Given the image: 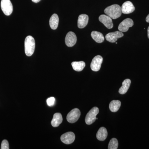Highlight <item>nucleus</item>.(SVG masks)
Returning <instances> with one entry per match:
<instances>
[{
    "label": "nucleus",
    "mask_w": 149,
    "mask_h": 149,
    "mask_svg": "<svg viewBox=\"0 0 149 149\" xmlns=\"http://www.w3.org/2000/svg\"><path fill=\"white\" fill-rule=\"evenodd\" d=\"M104 13L113 19H116L121 16L122 12L120 6L117 4L113 5L106 8L104 10Z\"/></svg>",
    "instance_id": "obj_1"
},
{
    "label": "nucleus",
    "mask_w": 149,
    "mask_h": 149,
    "mask_svg": "<svg viewBox=\"0 0 149 149\" xmlns=\"http://www.w3.org/2000/svg\"><path fill=\"white\" fill-rule=\"evenodd\" d=\"M35 48V39L32 36H28L24 41V50L26 55L30 56L34 54Z\"/></svg>",
    "instance_id": "obj_2"
},
{
    "label": "nucleus",
    "mask_w": 149,
    "mask_h": 149,
    "mask_svg": "<svg viewBox=\"0 0 149 149\" xmlns=\"http://www.w3.org/2000/svg\"><path fill=\"white\" fill-rule=\"evenodd\" d=\"M99 108L97 107H94L86 115L85 121L88 125H91L95 122L96 120V116L98 114Z\"/></svg>",
    "instance_id": "obj_3"
},
{
    "label": "nucleus",
    "mask_w": 149,
    "mask_h": 149,
    "mask_svg": "<svg viewBox=\"0 0 149 149\" xmlns=\"http://www.w3.org/2000/svg\"><path fill=\"white\" fill-rule=\"evenodd\" d=\"M1 8L5 15H10L13 11V6L10 0H1Z\"/></svg>",
    "instance_id": "obj_4"
},
{
    "label": "nucleus",
    "mask_w": 149,
    "mask_h": 149,
    "mask_svg": "<svg viewBox=\"0 0 149 149\" xmlns=\"http://www.w3.org/2000/svg\"><path fill=\"white\" fill-rule=\"evenodd\" d=\"M80 116V111L78 109L72 110L67 116V120L70 123H74L77 121Z\"/></svg>",
    "instance_id": "obj_5"
},
{
    "label": "nucleus",
    "mask_w": 149,
    "mask_h": 149,
    "mask_svg": "<svg viewBox=\"0 0 149 149\" xmlns=\"http://www.w3.org/2000/svg\"><path fill=\"white\" fill-rule=\"evenodd\" d=\"M103 58L101 56H96L93 58L91 62V67L93 71H98L100 69L103 62Z\"/></svg>",
    "instance_id": "obj_6"
},
{
    "label": "nucleus",
    "mask_w": 149,
    "mask_h": 149,
    "mask_svg": "<svg viewBox=\"0 0 149 149\" xmlns=\"http://www.w3.org/2000/svg\"><path fill=\"white\" fill-rule=\"evenodd\" d=\"M134 24L133 20L130 18H126L119 24L118 29L121 32H126L130 27H132Z\"/></svg>",
    "instance_id": "obj_7"
},
{
    "label": "nucleus",
    "mask_w": 149,
    "mask_h": 149,
    "mask_svg": "<svg viewBox=\"0 0 149 149\" xmlns=\"http://www.w3.org/2000/svg\"><path fill=\"white\" fill-rule=\"evenodd\" d=\"M124 36L123 33L120 31H116L113 32H110L106 35V39L107 41L111 43L116 42L118 38H121Z\"/></svg>",
    "instance_id": "obj_8"
},
{
    "label": "nucleus",
    "mask_w": 149,
    "mask_h": 149,
    "mask_svg": "<svg viewBox=\"0 0 149 149\" xmlns=\"http://www.w3.org/2000/svg\"><path fill=\"white\" fill-rule=\"evenodd\" d=\"M75 138V135L73 132H68L63 134L61 137V140L63 143L68 145L74 142Z\"/></svg>",
    "instance_id": "obj_9"
},
{
    "label": "nucleus",
    "mask_w": 149,
    "mask_h": 149,
    "mask_svg": "<svg viewBox=\"0 0 149 149\" xmlns=\"http://www.w3.org/2000/svg\"><path fill=\"white\" fill-rule=\"evenodd\" d=\"M77 42V37L74 32H69L67 34L65 38V43L68 47H72Z\"/></svg>",
    "instance_id": "obj_10"
},
{
    "label": "nucleus",
    "mask_w": 149,
    "mask_h": 149,
    "mask_svg": "<svg viewBox=\"0 0 149 149\" xmlns=\"http://www.w3.org/2000/svg\"><path fill=\"white\" fill-rule=\"evenodd\" d=\"M99 19L108 29H111L113 27V25L112 19L108 15H102L99 17Z\"/></svg>",
    "instance_id": "obj_11"
},
{
    "label": "nucleus",
    "mask_w": 149,
    "mask_h": 149,
    "mask_svg": "<svg viewBox=\"0 0 149 149\" xmlns=\"http://www.w3.org/2000/svg\"><path fill=\"white\" fill-rule=\"evenodd\" d=\"M121 8L122 13L125 14L132 13L135 10V7L133 6V4L129 1L123 3Z\"/></svg>",
    "instance_id": "obj_12"
},
{
    "label": "nucleus",
    "mask_w": 149,
    "mask_h": 149,
    "mask_svg": "<svg viewBox=\"0 0 149 149\" xmlns=\"http://www.w3.org/2000/svg\"><path fill=\"white\" fill-rule=\"evenodd\" d=\"M89 21V17L86 14L79 15L77 21V26L80 29L84 28L87 26Z\"/></svg>",
    "instance_id": "obj_13"
},
{
    "label": "nucleus",
    "mask_w": 149,
    "mask_h": 149,
    "mask_svg": "<svg viewBox=\"0 0 149 149\" xmlns=\"http://www.w3.org/2000/svg\"><path fill=\"white\" fill-rule=\"evenodd\" d=\"M63 121V118L61 113H56L54 114L53 118L51 122V124L54 127H57L60 125Z\"/></svg>",
    "instance_id": "obj_14"
},
{
    "label": "nucleus",
    "mask_w": 149,
    "mask_h": 149,
    "mask_svg": "<svg viewBox=\"0 0 149 149\" xmlns=\"http://www.w3.org/2000/svg\"><path fill=\"white\" fill-rule=\"evenodd\" d=\"M108 136L106 128L102 127L99 129L97 133V138L100 141H104L106 139Z\"/></svg>",
    "instance_id": "obj_15"
},
{
    "label": "nucleus",
    "mask_w": 149,
    "mask_h": 149,
    "mask_svg": "<svg viewBox=\"0 0 149 149\" xmlns=\"http://www.w3.org/2000/svg\"><path fill=\"white\" fill-rule=\"evenodd\" d=\"M131 84V80L129 79H126L124 80L122 83V87L119 89V93L121 95H124L127 93L128 89L130 88Z\"/></svg>",
    "instance_id": "obj_16"
},
{
    "label": "nucleus",
    "mask_w": 149,
    "mask_h": 149,
    "mask_svg": "<svg viewBox=\"0 0 149 149\" xmlns=\"http://www.w3.org/2000/svg\"><path fill=\"white\" fill-rule=\"evenodd\" d=\"M91 37L96 42L98 43H102L104 40V37L103 34L97 31L92 32L91 33Z\"/></svg>",
    "instance_id": "obj_17"
},
{
    "label": "nucleus",
    "mask_w": 149,
    "mask_h": 149,
    "mask_svg": "<svg viewBox=\"0 0 149 149\" xmlns=\"http://www.w3.org/2000/svg\"><path fill=\"white\" fill-rule=\"evenodd\" d=\"M58 15L56 14H54L50 19L49 24L51 28L54 30L56 29L58 26Z\"/></svg>",
    "instance_id": "obj_18"
},
{
    "label": "nucleus",
    "mask_w": 149,
    "mask_h": 149,
    "mask_svg": "<svg viewBox=\"0 0 149 149\" xmlns=\"http://www.w3.org/2000/svg\"><path fill=\"white\" fill-rule=\"evenodd\" d=\"M71 65L73 70L78 72L83 70L85 66V63L83 61L73 62Z\"/></svg>",
    "instance_id": "obj_19"
},
{
    "label": "nucleus",
    "mask_w": 149,
    "mask_h": 149,
    "mask_svg": "<svg viewBox=\"0 0 149 149\" xmlns=\"http://www.w3.org/2000/svg\"><path fill=\"white\" fill-rule=\"evenodd\" d=\"M121 102L119 100H113L110 103L109 109L113 112H117L120 109Z\"/></svg>",
    "instance_id": "obj_20"
},
{
    "label": "nucleus",
    "mask_w": 149,
    "mask_h": 149,
    "mask_svg": "<svg viewBox=\"0 0 149 149\" xmlns=\"http://www.w3.org/2000/svg\"><path fill=\"white\" fill-rule=\"evenodd\" d=\"M118 141L117 139L115 138H113L110 141L108 145L109 149H117L118 147Z\"/></svg>",
    "instance_id": "obj_21"
},
{
    "label": "nucleus",
    "mask_w": 149,
    "mask_h": 149,
    "mask_svg": "<svg viewBox=\"0 0 149 149\" xmlns=\"http://www.w3.org/2000/svg\"><path fill=\"white\" fill-rule=\"evenodd\" d=\"M55 102V99L54 97H51L47 100V104L49 107L54 106V105Z\"/></svg>",
    "instance_id": "obj_22"
},
{
    "label": "nucleus",
    "mask_w": 149,
    "mask_h": 149,
    "mask_svg": "<svg viewBox=\"0 0 149 149\" xmlns=\"http://www.w3.org/2000/svg\"><path fill=\"white\" fill-rule=\"evenodd\" d=\"M1 148V149H9L8 141H7L6 140H3L2 142Z\"/></svg>",
    "instance_id": "obj_23"
},
{
    "label": "nucleus",
    "mask_w": 149,
    "mask_h": 149,
    "mask_svg": "<svg viewBox=\"0 0 149 149\" xmlns=\"http://www.w3.org/2000/svg\"><path fill=\"white\" fill-rule=\"evenodd\" d=\"M146 21L147 22L149 23V14L147 16L146 18Z\"/></svg>",
    "instance_id": "obj_24"
},
{
    "label": "nucleus",
    "mask_w": 149,
    "mask_h": 149,
    "mask_svg": "<svg viewBox=\"0 0 149 149\" xmlns=\"http://www.w3.org/2000/svg\"><path fill=\"white\" fill-rule=\"evenodd\" d=\"M32 1L33 2L37 3L39 2L41 0H32Z\"/></svg>",
    "instance_id": "obj_25"
},
{
    "label": "nucleus",
    "mask_w": 149,
    "mask_h": 149,
    "mask_svg": "<svg viewBox=\"0 0 149 149\" xmlns=\"http://www.w3.org/2000/svg\"><path fill=\"white\" fill-rule=\"evenodd\" d=\"M148 38L149 39V26L148 29Z\"/></svg>",
    "instance_id": "obj_26"
},
{
    "label": "nucleus",
    "mask_w": 149,
    "mask_h": 149,
    "mask_svg": "<svg viewBox=\"0 0 149 149\" xmlns=\"http://www.w3.org/2000/svg\"><path fill=\"white\" fill-rule=\"evenodd\" d=\"M96 119H97H97H98L97 118H96Z\"/></svg>",
    "instance_id": "obj_27"
}]
</instances>
